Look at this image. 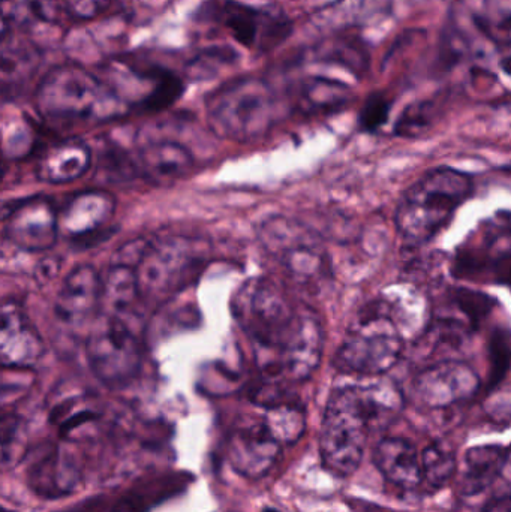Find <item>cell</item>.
Here are the masks:
<instances>
[{
    "instance_id": "obj_40",
    "label": "cell",
    "mask_w": 511,
    "mask_h": 512,
    "mask_svg": "<svg viewBox=\"0 0 511 512\" xmlns=\"http://www.w3.org/2000/svg\"><path fill=\"white\" fill-rule=\"evenodd\" d=\"M483 512H511V495L491 499L483 508Z\"/></svg>"
},
{
    "instance_id": "obj_5",
    "label": "cell",
    "mask_w": 511,
    "mask_h": 512,
    "mask_svg": "<svg viewBox=\"0 0 511 512\" xmlns=\"http://www.w3.org/2000/svg\"><path fill=\"white\" fill-rule=\"evenodd\" d=\"M396 313L395 304L384 298L366 304L336 352V369L360 378L384 376L393 369L404 352V334Z\"/></svg>"
},
{
    "instance_id": "obj_26",
    "label": "cell",
    "mask_w": 511,
    "mask_h": 512,
    "mask_svg": "<svg viewBox=\"0 0 511 512\" xmlns=\"http://www.w3.org/2000/svg\"><path fill=\"white\" fill-rule=\"evenodd\" d=\"M141 298L135 268L111 264L107 277L102 280V306L110 313H131Z\"/></svg>"
},
{
    "instance_id": "obj_16",
    "label": "cell",
    "mask_w": 511,
    "mask_h": 512,
    "mask_svg": "<svg viewBox=\"0 0 511 512\" xmlns=\"http://www.w3.org/2000/svg\"><path fill=\"white\" fill-rule=\"evenodd\" d=\"M101 306L102 280L92 265H78L63 280L54 312L63 324L81 327L98 318Z\"/></svg>"
},
{
    "instance_id": "obj_42",
    "label": "cell",
    "mask_w": 511,
    "mask_h": 512,
    "mask_svg": "<svg viewBox=\"0 0 511 512\" xmlns=\"http://www.w3.org/2000/svg\"><path fill=\"white\" fill-rule=\"evenodd\" d=\"M111 512H137V511L132 510V508L129 507V505L126 504V502L123 501V499H120V501L117 502L116 505H114V508H113V510H111Z\"/></svg>"
},
{
    "instance_id": "obj_20",
    "label": "cell",
    "mask_w": 511,
    "mask_h": 512,
    "mask_svg": "<svg viewBox=\"0 0 511 512\" xmlns=\"http://www.w3.org/2000/svg\"><path fill=\"white\" fill-rule=\"evenodd\" d=\"M92 162V150L86 143L65 140L42 153L36 164V176L50 185H65L83 177Z\"/></svg>"
},
{
    "instance_id": "obj_28",
    "label": "cell",
    "mask_w": 511,
    "mask_h": 512,
    "mask_svg": "<svg viewBox=\"0 0 511 512\" xmlns=\"http://www.w3.org/2000/svg\"><path fill=\"white\" fill-rule=\"evenodd\" d=\"M392 0H339L327 6L323 15H329L332 26L339 29L366 26L389 14Z\"/></svg>"
},
{
    "instance_id": "obj_29",
    "label": "cell",
    "mask_w": 511,
    "mask_h": 512,
    "mask_svg": "<svg viewBox=\"0 0 511 512\" xmlns=\"http://www.w3.org/2000/svg\"><path fill=\"white\" fill-rule=\"evenodd\" d=\"M263 423L281 444H296L306 430V414L297 400L267 409Z\"/></svg>"
},
{
    "instance_id": "obj_18",
    "label": "cell",
    "mask_w": 511,
    "mask_h": 512,
    "mask_svg": "<svg viewBox=\"0 0 511 512\" xmlns=\"http://www.w3.org/2000/svg\"><path fill=\"white\" fill-rule=\"evenodd\" d=\"M27 480L41 498H65L81 483V466L68 448L54 447L30 466Z\"/></svg>"
},
{
    "instance_id": "obj_23",
    "label": "cell",
    "mask_w": 511,
    "mask_h": 512,
    "mask_svg": "<svg viewBox=\"0 0 511 512\" xmlns=\"http://www.w3.org/2000/svg\"><path fill=\"white\" fill-rule=\"evenodd\" d=\"M507 448L500 445H480L465 454L459 490L462 496L473 498L488 490L503 474Z\"/></svg>"
},
{
    "instance_id": "obj_1",
    "label": "cell",
    "mask_w": 511,
    "mask_h": 512,
    "mask_svg": "<svg viewBox=\"0 0 511 512\" xmlns=\"http://www.w3.org/2000/svg\"><path fill=\"white\" fill-rule=\"evenodd\" d=\"M402 408V391L384 376L333 390L320 436L321 460L327 471L342 478L353 475L362 465L369 432L395 420Z\"/></svg>"
},
{
    "instance_id": "obj_15",
    "label": "cell",
    "mask_w": 511,
    "mask_h": 512,
    "mask_svg": "<svg viewBox=\"0 0 511 512\" xmlns=\"http://www.w3.org/2000/svg\"><path fill=\"white\" fill-rule=\"evenodd\" d=\"M281 448V442L269 432L266 424H249L231 433L228 460L237 474L251 480H260L278 462Z\"/></svg>"
},
{
    "instance_id": "obj_8",
    "label": "cell",
    "mask_w": 511,
    "mask_h": 512,
    "mask_svg": "<svg viewBox=\"0 0 511 512\" xmlns=\"http://www.w3.org/2000/svg\"><path fill=\"white\" fill-rule=\"evenodd\" d=\"M129 313L98 315L86 340L90 370L111 390L128 387L143 366L144 343Z\"/></svg>"
},
{
    "instance_id": "obj_27",
    "label": "cell",
    "mask_w": 511,
    "mask_h": 512,
    "mask_svg": "<svg viewBox=\"0 0 511 512\" xmlns=\"http://www.w3.org/2000/svg\"><path fill=\"white\" fill-rule=\"evenodd\" d=\"M138 75L153 81L152 89L138 102V108L147 113H159L171 107L185 92V83L179 75L161 65H147L137 68Z\"/></svg>"
},
{
    "instance_id": "obj_35",
    "label": "cell",
    "mask_w": 511,
    "mask_h": 512,
    "mask_svg": "<svg viewBox=\"0 0 511 512\" xmlns=\"http://www.w3.org/2000/svg\"><path fill=\"white\" fill-rule=\"evenodd\" d=\"M237 54L227 47H212L198 53L188 63L189 75L195 78H206L215 74L222 65H231L236 62Z\"/></svg>"
},
{
    "instance_id": "obj_33",
    "label": "cell",
    "mask_w": 511,
    "mask_h": 512,
    "mask_svg": "<svg viewBox=\"0 0 511 512\" xmlns=\"http://www.w3.org/2000/svg\"><path fill=\"white\" fill-rule=\"evenodd\" d=\"M440 104L435 99L414 102L405 108L395 125V134L404 138L425 135L438 119Z\"/></svg>"
},
{
    "instance_id": "obj_45",
    "label": "cell",
    "mask_w": 511,
    "mask_h": 512,
    "mask_svg": "<svg viewBox=\"0 0 511 512\" xmlns=\"http://www.w3.org/2000/svg\"><path fill=\"white\" fill-rule=\"evenodd\" d=\"M5 2H6V0H5Z\"/></svg>"
},
{
    "instance_id": "obj_25",
    "label": "cell",
    "mask_w": 511,
    "mask_h": 512,
    "mask_svg": "<svg viewBox=\"0 0 511 512\" xmlns=\"http://www.w3.org/2000/svg\"><path fill=\"white\" fill-rule=\"evenodd\" d=\"M315 60L342 66L356 77H362L368 72L371 56L366 42L359 36L336 35L317 45Z\"/></svg>"
},
{
    "instance_id": "obj_7",
    "label": "cell",
    "mask_w": 511,
    "mask_h": 512,
    "mask_svg": "<svg viewBox=\"0 0 511 512\" xmlns=\"http://www.w3.org/2000/svg\"><path fill=\"white\" fill-rule=\"evenodd\" d=\"M209 251L204 240L188 236L153 239L135 268L143 301L167 300L188 288L206 267Z\"/></svg>"
},
{
    "instance_id": "obj_41",
    "label": "cell",
    "mask_w": 511,
    "mask_h": 512,
    "mask_svg": "<svg viewBox=\"0 0 511 512\" xmlns=\"http://www.w3.org/2000/svg\"><path fill=\"white\" fill-rule=\"evenodd\" d=\"M501 477H503L507 483L511 484V447L507 448L506 460H504L503 474H501Z\"/></svg>"
},
{
    "instance_id": "obj_39",
    "label": "cell",
    "mask_w": 511,
    "mask_h": 512,
    "mask_svg": "<svg viewBox=\"0 0 511 512\" xmlns=\"http://www.w3.org/2000/svg\"><path fill=\"white\" fill-rule=\"evenodd\" d=\"M486 71L498 81H503L511 90V48L510 50H500L497 62Z\"/></svg>"
},
{
    "instance_id": "obj_10",
    "label": "cell",
    "mask_w": 511,
    "mask_h": 512,
    "mask_svg": "<svg viewBox=\"0 0 511 512\" xmlns=\"http://www.w3.org/2000/svg\"><path fill=\"white\" fill-rule=\"evenodd\" d=\"M213 11H216V20L221 21L239 44L260 53L275 50L293 32V21L275 8L242 0H221Z\"/></svg>"
},
{
    "instance_id": "obj_14",
    "label": "cell",
    "mask_w": 511,
    "mask_h": 512,
    "mask_svg": "<svg viewBox=\"0 0 511 512\" xmlns=\"http://www.w3.org/2000/svg\"><path fill=\"white\" fill-rule=\"evenodd\" d=\"M116 213V198L107 191L92 189L78 192L59 212L60 233L72 243L87 248L99 236L108 233V225Z\"/></svg>"
},
{
    "instance_id": "obj_3",
    "label": "cell",
    "mask_w": 511,
    "mask_h": 512,
    "mask_svg": "<svg viewBox=\"0 0 511 512\" xmlns=\"http://www.w3.org/2000/svg\"><path fill=\"white\" fill-rule=\"evenodd\" d=\"M35 105L42 119L57 125L108 122L126 108L108 84L78 65L47 72L36 89Z\"/></svg>"
},
{
    "instance_id": "obj_19",
    "label": "cell",
    "mask_w": 511,
    "mask_h": 512,
    "mask_svg": "<svg viewBox=\"0 0 511 512\" xmlns=\"http://www.w3.org/2000/svg\"><path fill=\"white\" fill-rule=\"evenodd\" d=\"M374 463L392 486L414 490L423 483L422 456L404 438H384L374 451Z\"/></svg>"
},
{
    "instance_id": "obj_30",
    "label": "cell",
    "mask_w": 511,
    "mask_h": 512,
    "mask_svg": "<svg viewBox=\"0 0 511 512\" xmlns=\"http://www.w3.org/2000/svg\"><path fill=\"white\" fill-rule=\"evenodd\" d=\"M39 56L35 47H26L14 42L2 41V84L3 95L9 87L18 86L38 68Z\"/></svg>"
},
{
    "instance_id": "obj_12",
    "label": "cell",
    "mask_w": 511,
    "mask_h": 512,
    "mask_svg": "<svg viewBox=\"0 0 511 512\" xmlns=\"http://www.w3.org/2000/svg\"><path fill=\"white\" fill-rule=\"evenodd\" d=\"M323 349L324 330L320 316L308 306H300L299 318L276 360L275 370L264 381H306L320 366Z\"/></svg>"
},
{
    "instance_id": "obj_22",
    "label": "cell",
    "mask_w": 511,
    "mask_h": 512,
    "mask_svg": "<svg viewBox=\"0 0 511 512\" xmlns=\"http://www.w3.org/2000/svg\"><path fill=\"white\" fill-rule=\"evenodd\" d=\"M471 26L498 50L511 48V0H462Z\"/></svg>"
},
{
    "instance_id": "obj_37",
    "label": "cell",
    "mask_w": 511,
    "mask_h": 512,
    "mask_svg": "<svg viewBox=\"0 0 511 512\" xmlns=\"http://www.w3.org/2000/svg\"><path fill=\"white\" fill-rule=\"evenodd\" d=\"M68 15L77 20L98 17L110 5V0H62Z\"/></svg>"
},
{
    "instance_id": "obj_6",
    "label": "cell",
    "mask_w": 511,
    "mask_h": 512,
    "mask_svg": "<svg viewBox=\"0 0 511 512\" xmlns=\"http://www.w3.org/2000/svg\"><path fill=\"white\" fill-rule=\"evenodd\" d=\"M207 122L218 137L239 143L257 140L281 119V102L263 78L242 77L206 99Z\"/></svg>"
},
{
    "instance_id": "obj_34",
    "label": "cell",
    "mask_w": 511,
    "mask_h": 512,
    "mask_svg": "<svg viewBox=\"0 0 511 512\" xmlns=\"http://www.w3.org/2000/svg\"><path fill=\"white\" fill-rule=\"evenodd\" d=\"M489 388H495L511 369V330L495 328L489 337Z\"/></svg>"
},
{
    "instance_id": "obj_13",
    "label": "cell",
    "mask_w": 511,
    "mask_h": 512,
    "mask_svg": "<svg viewBox=\"0 0 511 512\" xmlns=\"http://www.w3.org/2000/svg\"><path fill=\"white\" fill-rule=\"evenodd\" d=\"M5 237L21 251L45 252L60 234L59 212L45 197H30L3 207Z\"/></svg>"
},
{
    "instance_id": "obj_32",
    "label": "cell",
    "mask_w": 511,
    "mask_h": 512,
    "mask_svg": "<svg viewBox=\"0 0 511 512\" xmlns=\"http://www.w3.org/2000/svg\"><path fill=\"white\" fill-rule=\"evenodd\" d=\"M449 304L459 316L467 321L474 331L482 327L483 322L489 318L497 301L485 292L474 291L468 288H455L450 292Z\"/></svg>"
},
{
    "instance_id": "obj_11",
    "label": "cell",
    "mask_w": 511,
    "mask_h": 512,
    "mask_svg": "<svg viewBox=\"0 0 511 512\" xmlns=\"http://www.w3.org/2000/svg\"><path fill=\"white\" fill-rule=\"evenodd\" d=\"M482 381L470 364L459 360H441L425 367L413 382L417 405L431 411L452 408L473 399Z\"/></svg>"
},
{
    "instance_id": "obj_17",
    "label": "cell",
    "mask_w": 511,
    "mask_h": 512,
    "mask_svg": "<svg viewBox=\"0 0 511 512\" xmlns=\"http://www.w3.org/2000/svg\"><path fill=\"white\" fill-rule=\"evenodd\" d=\"M0 354L3 367L12 369H27L45 354V345L38 330L15 303H5L2 307Z\"/></svg>"
},
{
    "instance_id": "obj_4",
    "label": "cell",
    "mask_w": 511,
    "mask_h": 512,
    "mask_svg": "<svg viewBox=\"0 0 511 512\" xmlns=\"http://www.w3.org/2000/svg\"><path fill=\"white\" fill-rule=\"evenodd\" d=\"M233 312L254 346L261 375L267 378L296 325L300 306L291 301L278 283L258 277L248 280L237 292Z\"/></svg>"
},
{
    "instance_id": "obj_2",
    "label": "cell",
    "mask_w": 511,
    "mask_h": 512,
    "mask_svg": "<svg viewBox=\"0 0 511 512\" xmlns=\"http://www.w3.org/2000/svg\"><path fill=\"white\" fill-rule=\"evenodd\" d=\"M473 191V179L455 168H434L423 174L404 192L396 210V228L404 245H428L449 227Z\"/></svg>"
},
{
    "instance_id": "obj_44",
    "label": "cell",
    "mask_w": 511,
    "mask_h": 512,
    "mask_svg": "<svg viewBox=\"0 0 511 512\" xmlns=\"http://www.w3.org/2000/svg\"><path fill=\"white\" fill-rule=\"evenodd\" d=\"M509 171H510V173H511V167H509Z\"/></svg>"
},
{
    "instance_id": "obj_38",
    "label": "cell",
    "mask_w": 511,
    "mask_h": 512,
    "mask_svg": "<svg viewBox=\"0 0 511 512\" xmlns=\"http://www.w3.org/2000/svg\"><path fill=\"white\" fill-rule=\"evenodd\" d=\"M488 279L509 286L511 289V251L509 249L498 251V254L495 255L494 261L489 267Z\"/></svg>"
},
{
    "instance_id": "obj_21",
    "label": "cell",
    "mask_w": 511,
    "mask_h": 512,
    "mask_svg": "<svg viewBox=\"0 0 511 512\" xmlns=\"http://www.w3.org/2000/svg\"><path fill=\"white\" fill-rule=\"evenodd\" d=\"M137 173L155 182H167L185 176L194 165L191 150L173 140L150 141L137 153Z\"/></svg>"
},
{
    "instance_id": "obj_9",
    "label": "cell",
    "mask_w": 511,
    "mask_h": 512,
    "mask_svg": "<svg viewBox=\"0 0 511 512\" xmlns=\"http://www.w3.org/2000/svg\"><path fill=\"white\" fill-rule=\"evenodd\" d=\"M257 237L267 255L272 256L294 282L312 285L323 279L327 256L318 237L302 222L287 216L263 219Z\"/></svg>"
},
{
    "instance_id": "obj_36",
    "label": "cell",
    "mask_w": 511,
    "mask_h": 512,
    "mask_svg": "<svg viewBox=\"0 0 511 512\" xmlns=\"http://www.w3.org/2000/svg\"><path fill=\"white\" fill-rule=\"evenodd\" d=\"M392 101L384 93L375 92L368 96L359 114V125L363 131L375 132L389 120Z\"/></svg>"
},
{
    "instance_id": "obj_31",
    "label": "cell",
    "mask_w": 511,
    "mask_h": 512,
    "mask_svg": "<svg viewBox=\"0 0 511 512\" xmlns=\"http://www.w3.org/2000/svg\"><path fill=\"white\" fill-rule=\"evenodd\" d=\"M423 481L432 489L440 490L449 486L458 474V460L450 448L432 444L423 450Z\"/></svg>"
},
{
    "instance_id": "obj_24",
    "label": "cell",
    "mask_w": 511,
    "mask_h": 512,
    "mask_svg": "<svg viewBox=\"0 0 511 512\" xmlns=\"http://www.w3.org/2000/svg\"><path fill=\"white\" fill-rule=\"evenodd\" d=\"M351 98L353 92L347 84L317 75L300 80L293 95L294 105L306 114L335 113Z\"/></svg>"
},
{
    "instance_id": "obj_43",
    "label": "cell",
    "mask_w": 511,
    "mask_h": 512,
    "mask_svg": "<svg viewBox=\"0 0 511 512\" xmlns=\"http://www.w3.org/2000/svg\"><path fill=\"white\" fill-rule=\"evenodd\" d=\"M266 512H278V511H275V510H269V511H266Z\"/></svg>"
}]
</instances>
